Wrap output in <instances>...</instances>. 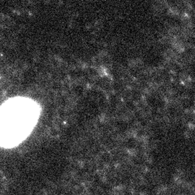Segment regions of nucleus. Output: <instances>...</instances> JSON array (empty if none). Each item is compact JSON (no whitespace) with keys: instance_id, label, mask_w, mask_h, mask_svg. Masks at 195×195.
I'll return each instance as SVG.
<instances>
[{"instance_id":"obj_1","label":"nucleus","mask_w":195,"mask_h":195,"mask_svg":"<svg viewBox=\"0 0 195 195\" xmlns=\"http://www.w3.org/2000/svg\"><path fill=\"white\" fill-rule=\"evenodd\" d=\"M39 116L33 101L15 98L0 107V145L14 146L30 133Z\"/></svg>"}]
</instances>
